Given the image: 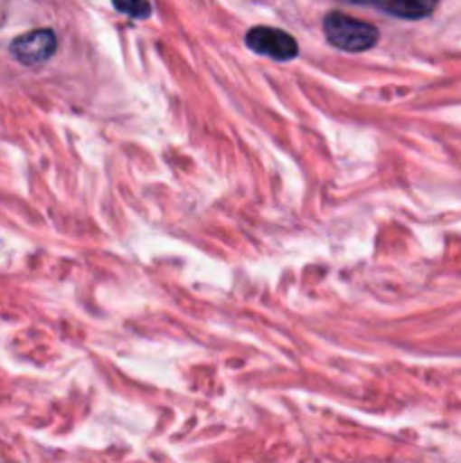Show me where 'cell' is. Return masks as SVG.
Returning a JSON list of instances; mask_svg holds the SVG:
<instances>
[{
  "mask_svg": "<svg viewBox=\"0 0 461 463\" xmlns=\"http://www.w3.org/2000/svg\"><path fill=\"white\" fill-rule=\"evenodd\" d=\"M324 30L330 43L346 52H364V50L373 48L378 41V30L371 23L357 21V18L339 12L325 16Z\"/></svg>",
  "mask_w": 461,
  "mask_h": 463,
  "instance_id": "6da1fadb",
  "label": "cell"
},
{
  "mask_svg": "<svg viewBox=\"0 0 461 463\" xmlns=\"http://www.w3.org/2000/svg\"><path fill=\"white\" fill-rule=\"evenodd\" d=\"M247 45L258 54H267L278 61H289L298 54V45L294 36L276 27H253L247 34Z\"/></svg>",
  "mask_w": 461,
  "mask_h": 463,
  "instance_id": "7a4b0ae2",
  "label": "cell"
},
{
  "mask_svg": "<svg viewBox=\"0 0 461 463\" xmlns=\"http://www.w3.org/2000/svg\"><path fill=\"white\" fill-rule=\"evenodd\" d=\"M54 50H57V36L52 30L27 32L12 43L14 57L25 66H39V63L48 61Z\"/></svg>",
  "mask_w": 461,
  "mask_h": 463,
  "instance_id": "3957f363",
  "label": "cell"
},
{
  "mask_svg": "<svg viewBox=\"0 0 461 463\" xmlns=\"http://www.w3.org/2000/svg\"><path fill=\"white\" fill-rule=\"evenodd\" d=\"M438 0H387L384 9L400 18H423L432 14Z\"/></svg>",
  "mask_w": 461,
  "mask_h": 463,
  "instance_id": "277c9868",
  "label": "cell"
},
{
  "mask_svg": "<svg viewBox=\"0 0 461 463\" xmlns=\"http://www.w3.org/2000/svg\"><path fill=\"white\" fill-rule=\"evenodd\" d=\"M113 7H116L118 12L134 18H147L149 14H152V5H149V0H113Z\"/></svg>",
  "mask_w": 461,
  "mask_h": 463,
  "instance_id": "5b68a950",
  "label": "cell"
}]
</instances>
